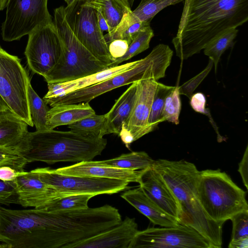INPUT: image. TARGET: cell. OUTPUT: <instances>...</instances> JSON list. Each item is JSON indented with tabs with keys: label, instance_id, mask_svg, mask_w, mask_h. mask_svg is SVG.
<instances>
[{
	"label": "cell",
	"instance_id": "cell-47",
	"mask_svg": "<svg viewBox=\"0 0 248 248\" xmlns=\"http://www.w3.org/2000/svg\"><path fill=\"white\" fill-rule=\"evenodd\" d=\"M75 0H64V1L66 2L67 5L71 4Z\"/></svg>",
	"mask_w": 248,
	"mask_h": 248
},
{
	"label": "cell",
	"instance_id": "cell-43",
	"mask_svg": "<svg viewBox=\"0 0 248 248\" xmlns=\"http://www.w3.org/2000/svg\"><path fill=\"white\" fill-rule=\"evenodd\" d=\"M95 9L96 11L97 22L100 30L103 33H104V31H106L107 32V33L109 32V26L105 18L104 17L103 15L102 14L100 10L97 8Z\"/></svg>",
	"mask_w": 248,
	"mask_h": 248
},
{
	"label": "cell",
	"instance_id": "cell-33",
	"mask_svg": "<svg viewBox=\"0 0 248 248\" xmlns=\"http://www.w3.org/2000/svg\"><path fill=\"white\" fill-rule=\"evenodd\" d=\"M181 102L178 87H175L166 98L162 113L164 121H168L175 124L179 123V115Z\"/></svg>",
	"mask_w": 248,
	"mask_h": 248
},
{
	"label": "cell",
	"instance_id": "cell-46",
	"mask_svg": "<svg viewBox=\"0 0 248 248\" xmlns=\"http://www.w3.org/2000/svg\"><path fill=\"white\" fill-rule=\"evenodd\" d=\"M130 7L131 8L133 6L135 0H127Z\"/></svg>",
	"mask_w": 248,
	"mask_h": 248
},
{
	"label": "cell",
	"instance_id": "cell-38",
	"mask_svg": "<svg viewBox=\"0 0 248 248\" xmlns=\"http://www.w3.org/2000/svg\"><path fill=\"white\" fill-rule=\"evenodd\" d=\"M16 191L15 181L0 180V203L6 205L16 203Z\"/></svg>",
	"mask_w": 248,
	"mask_h": 248
},
{
	"label": "cell",
	"instance_id": "cell-8",
	"mask_svg": "<svg viewBox=\"0 0 248 248\" xmlns=\"http://www.w3.org/2000/svg\"><path fill=\"white\" fill-rule=\"evenodd\" d=\"M66 20L78 40L108 67L112 62L104 33L99 27L96 11L84 0H75L64 7Z\"/></svg>",
	"mask_w": 248,
	"mask_h": 248
},
{
	"label": "cell",
	"instance_id": "cell-27",
	"mask_svg": "<svg viewBox=\"0 0 248 248\" xmlns=\"http://www.w3.org/2000/svg\"><path fill=\"white\" fill-rule=\"evenodd\" d=\"M238 32L236 28L228 30L214 38L203 48L204 54L213 62L215 72L221 56L226 50L233 46Z\"/></svg>",
	"mask_w": 248,
	"mask_h": 248
},
{
	"label": "cell",
	"instance_id": "cell-30",
	"mask_svg": "<svg viewBox=\"0 0 248 248\" xmlns=\"http://www.w3.org/2000/svg\"><path fill=\"white\" fill-rule=\"evenodd\" d=\"M94 197L90 194H72L56 198L37 208L46 211L78 210L88 208L89 200Z\"/></svg>",
	"mask_w": 248,
	"mask_h": 248
},
{
	"label": "cell",
	"instance_id": "cell-16",
	"mask_svg": "<svg viewBox=\"0 0 248 248\" xmlns=\"http://www.w3.org/2000/svg\"><path fill=\"white\" fill-rule=\"evenodd\" d=\"M138 183L151 200L179 222L180 209L178 202L157 172L152 167L141 170Z\"/></svg>",
	"mask_w": 248,
	"mask_h": 248
},
{
	"label": "cell",
	"instance_id": "cell-44",
	"mask_svg": "<svg viewBox=\"0 0 248 248\" xmlns=\"http://www.w3.org/2000/svg\"><path fill=\"white\" fill-rule=\"evenodd\" d=\"M10 109L4 100L0 95V111Z\"/></svg>",
	"mask_w": 248,
	"mask_h": 248
},
{
	"label": "cell",
	"instance_id": "cell-17",
	"mask_svg": "<svg viewBox=\"0 0 248 248\" xmlns=\"http://www.w3.org/2000/svg\"><path fill=\"white\" fill-rule=\"evenodd\" d=\"M58 173L81 176H91L115 179L138 183L141 171L98 165L94 161L78 162L74 165L53 169Z\"/></svg>",
	"mask_w": 248,
	"mask_h": 248
},
{
	"label": "cell",
	"instance_id": "cell-37",
	"mask_svg": "<svg viewBox=\"0 0 248 248\" xmlns=\"http://www.w3.org/2000/svg\"><path fill=\"white\" fill-rule=\"evenodd\" d=\"M190 99V104L192 108L195 111L206 115L210 118V121L217 133L218 139L219 138L221 139V136L219 135L217 128L212 119L210 110L205 108L206 98L205 95L202 93H197L193 94Z\"/></svg>",
	"mask_w": 248,
	"mask_h": 248
},
{
	"label": "cell",
	"instance_id": "cell-41",
	"mask_svg": "<svg viewBox=\"0 0 248 248\" xmlns=\"http://www.w3.org/2000/svg\"><path fill=\"white\" fill-rule=\"evenodd\" d=\"M248 146H247L241 161L239 163L238 172L242 177L243 182L248 189Z\"/></svg>",
	"mask_w": 248,
	"mask_h": 248
},
{
	"label": "cell",
	"instance_id": "cell-19",
	"mask_svg": "<svg viewBox=\"0 0 248 248\" xmlns=\"http://www.w3.org/2000/svg\"><path fill=\"white\" fill-rule=\"evenodd\" d=\"M121 197L155 225L161 227H175L178 220L169 215L151 200L140 186L126 189Z\"/></svg>",
	"mask_w": 248,
	"mask_h": 248
},
{
	"label": "cell",
	"instance_id": "cell-39",
	"mask_svg": "<svg viewBox=\"0 0 248 248\" xmlns=\"http://www.w3.org/2000/svg\"><path fill=\"white\" fill-rule=\"evenodd\" d=\"M112 62L123 57L126 52L129 44L125 40L116 39L107 43Z\"/></svg>",
	"mask_w": 248,
	"mask_h": 248
},
{
	"label": "cell",
	"instance_id": "cell-40",
	"mask_svg": "<svg viewBox=\"0 0 248 248\" xmlns=\"http://www.w3.org/2000/svg\"><path fill=\"white\" fill-rule=\"evenodd\" d=\"M23 171L9 166H0V180L5 182L14 181Z\"/></svg>",
	"mask_w": 248,
	"mask_h": 248
},
{
	"label": "cell",
	"instance_id": "cell-3",
	"mask_svg": "<svg viewBox=\"0 0 248 248\" xmlns=\"http://www.w3.org/2000/svg\"><path fill=\"white\" fill-rule=\"evenodd\" d=\"M107 144L103 138L92 139L71 131L46 129L28 131L16 150L27 163L53 164L92 160L101 154Z\"/></svg>",
	"mask_w": 248,
	"mask_h": 248
},
{
	"label": "cell",
	"instance_id": "cell-10",
	"mask_svg": "<svg viewBox=\"0 0 248 248\" xmlns=\"http://www.w3.org/2000/svg\"><path fill=\"white\" fill-rule=\"evenodd\" d=\"M33 170L45 184L66 195H111L126 190L129 183L115 179L60 174L49 168H37Z\"/></svg>",
	"mask_w": 248,
	"mask_h": 248
},
{
	"label": "cell",
	"instance_id": "cell-6",
	"mask_svg": "<svg viewBox=\"0 0 248 248\" xmlns=\"http://www.w3.org/2000/svg\"><path fill=\"white\" fill-rule=\"evenodd\" d=\"M197 197L212 220L223 224L235 214L248 210L246 192L219 169L200 171Z\"/></svg>",
	"mask_w": 248,
	"mask_h": 248
},
{
	"label": "cell",
	"instance_id": "cell-24",
	"mask_svg": "<svg viewBox=\"0 0 248 248\" xmlns=\"http://www.w3.org/2000/svg\"><path fill=\"white\" fill-rule=\"evenodd\" d=\"M100 10L106 20L109 32L120 23L124 15L131 10L127 0H84Z\"/></svg>",
	"mask_w": 248,
	"mask_h": 248
},
{
	"label": "cell",
	"instance_id": "cell-4",
	"mask_svg": "<svg viewBox=\"0 0 248 248\" xmlns=\"http://www.w3.org/2000/svg\"><path fill=\"white\" fill-rule=\"evenodd\" d=\"M172 55L173 51L168 45L158 44L147 56L123 72L89 87L45 101L51 107L59 104L89 103L107 92L140 80H157L164 77Z\"/></svg>",
	"mask_w": 248,
	"mask_h": 248
},
{
	"label": "cell",
	"instance_id": "cell-15",
	"mask_svg": "<svg viewBox=\"0 0 248 248\" xmlns=\"http://www.w3.org/2000/svg\"><path fill=\"white\" fill-rule=\"evenodd\" d=\"M139 231L135 218L126 217L118 225L67 248H128Z\"/></svg>",
	"mask_w": 248,
	"mask_h": 248
},
{
	"label": "cell",
	"instance_id": "cell-5",
	"mask_svg": "<svg viewBox=\"0 0 248 248\" xmlns=\"http://www.w3.org/2000/svg\"><path fill=\"white\" fill-rule=\"evenodd\" d=\"M53 23L62 53L57 63L44 77L47 83L75 80L108 68L78 40L66 20L63 6L55 9Z\"/></svg>",
	"mask_w": 248,
	"mask_h": 248
},
{
	"label": "cell",
	"instance_id": "cell-14",
	"mask_svg": "<svg viewBox=\"0 0 248 248\" xmlns=\"http://www.w3.org/2000/svg\"><path fill=\"white\" fill-rule=\"evenodd\" d=\"M14 181L16 203L24 207L40 208L56 198L66 196L45 184L33 170L23 171Z\"/></svg>",
	"mask_w": 248,
	"mask_h": 248
},
{
	"label": "cell",
	"instance_id": "cell-26",
	"mask_svg": "<svg viewBox=\"0 0 248 248\" xmlns=\"http://www.w3.org/2000/svg\"><path fill=\"white\" fill-rule=\"evenodd\" d=\"M131 11L124 15L120 23L112 31L104 34L106 43L116 39H122L126 40L130 45L141 30L150 25L147 22H136L131 16Z\"/></svg>",
	"mask_w": 248,
	"mask_h": 248
},
{
	"label": "cell",
	"instance_id": "cell-28",
	"mask_svg": "<svg viewBox=\"0 0 248 248\" xmlns=\"http://www.w3.org/2000/svg\"><path fill=\"white\" fill-rule=\"evenodd\" d=\"M28 100L31 119L36 131L47 129V116L49 109L45 101L34 91L31 83L28 88Z\"/></svg>",
	"mask_w": 248,
	"mask_h": 248
},
{
	"label": "cell",
	"instance_id": "cell-21",
	"mask_svg": "<svg viewBox=\"0 0 248 248\" xmlns=\"http://www.w3.org/2000/svg\"><path fill=\"white\" fill-rule=\"evenodd\" d=\"M28 125L10 109L0 111V147L16 150L28 132Z\"/></svg>",
	"mask_w": 248,
	"mask_h": 248
},
{
	"label": "cell",
	"instance_id": "cell-34",
	"mask_svg": "<svg viewBox=\"0 0 248 248\" xmlns=\"http://www.w3.org/2000/svg\"><path fill=\"white\" fill-rule=\"evenodd\" d=\"M27 163L26 159L16 150L0 147V166H9L23 171Z\"/></svg>",
	"mask_w": 248,
	"mask_h": 248
},
{
	"label": "cell",
	"instance_id": "cell-48",
	"mask_svg": "<svg viewBox=\"0 0 248 248\" xmlns=\"http://www.w3.org/2000/svg\"><path fill=\"white\" fill-rule=\"evenodd\" d=\"M0 248H8V247L5 244H4L2 243H1V244L0 243Z\"/></svg>",
	"mask_w": 248,
	"mask_h": 248
},
{
	"label": "cell",
	"instance_id": "cell-13",
	"mask_svg": "<svg viewBox=\"0 0 248 248\" xmlns=\"http://www.w3.org/2000/svg\"><path fill=\"white\" fill-rule=\"evenodd\" d=\"M157 83L153 78L137 82L136 97L131 113L119 134L127 148L132 142L153 131L148 120Z\"/></svg>",
	"mask_w": 248,
	"mask_h": 248
},
{
	"label": "cell",
	"instance_id": "cell-23",
	"mask_svg": "<svg viewBox=\"0 0 248 248\" xmlns=\"http://www.w3.org/2000/svg\"><path fill=\"white\" fill-rule=\"evenodd\" d=\"M70 131L92 139H101L110 134L106 114H94L67 125Z\"/></svg>",
	"mask_w": 248,
	"mask_h": 248
},
{
	"label": "cell",
	"instance_id": "cell-36",
	"mask_svg": "<svg viewBox=\"0 0 248 248\" xmlns=\"http://www.w3.org/2000/svg\"><path fill=\"white\" fill-rule=\"evenodd\" d=\"M213 65V62L209 59L208 65L203 71L181 86L178 87L180 94L186 95L190 98L194 90L210 72Z\"/></svg>",
	"mask_w": 248,
	"mask_h": 248
},
{
	"label": "cell",
	"instance_id": "cell-35",
	"mask_svg": "<svg viewBox=\"0 0 248 248\" xmlns=\"http://www.w3.org/2000/svg\"><path fill=\"white\" fill-rule=\"evenodd\" d=\"M230 219L232 223L231 240L248 237V210L235 214Z\"/></svg>",
	"mask_w": 248,
	"mask_h": 248
},
{
	"label": "cell",
	"instance_id": "cell-29",
	"mask_svg": "<svg viewBox=\"0 0 248 248\" xmlns=\"http://www.w3.org/2000/svg\"><path fill=\"white\" fill-rule=\"evenodd\" d=\"M185 0H141L131 14L137 21L151 23L152 19L162 10Z\"/></svg>",
	"mask_w": 248,
	"mask_h": 248
},
{
	"label": "cell",
	"instance_id": "cell-1",
	"mask_svg": "<svg viewBox=\"0 0 248 248\" xmlns=\"http://www.w3.org/2000/svg\"><path fill=\"white\" fill-rule=\"evenodd\" d=\"M175 37L181 60L199 53L216 36L248 20V0H185Z\"/></svg>",
	"mask_w": 248,
	"mask_h": 248
},
{
	"label": "cell",
	"instance_id": "cell-7",
	"mask_svg": "<svg viewBox=\"0 0 248 248\" xmlns=\"http://www.w3.org/2000/svg\"><path fill=\"white\" fill-rule=\"evenodd\" d=\"M30 83L20 59L0 46V95L14 113L32 127L28 100Z\"/></svg>",
	"mask_w": 248,
	"mask_h": 248
},
{
	"label": "cell",
	"instance_id": "cell-12",
	"mask_svg": "<svg viewBox=\"0 0 248 248\" xmlns=\"http://www.w3.org/2000/svg\"><path fill=\"white\" fill-rule=\"evenodd\" d=\"M25 50L28 65L44 78L55 66L62 46L54 23L38 27L29 35Z\"/></svg>",
	"mask_w": 248,
	"mask_h": 248
},
{
	"label": "cell",
	"instance_id": "cell-25",
	"mask_svg": "<svg viewBox=\"0 0 248 248\" xmlns=\"http://www.w3.org/2000/svg\"><path fill=\"white\" fill-rule=\"evenodd\" d=\"M153 160L146 152H132L108 160L94 161L100 165L129 170H141L151 167Z\"/></svg>",
	"mask_w": 248,
	"mask_h": 248
},
{
	"label": "cell",
	"instance_id": "cell-18",
	"mask_svg": "<svg viewBox=\"0 0 248 248\" xmlns=\"http://www.w3.org/2000/svg\"><path fill=\"white\" fill-rule=\"evenodd\" d=\"M137 61L108 67L98 73L75 80L60 83H48V91L43 97L44 100L61 96L95 84L129 69Z\"/></svg>",
	"mask_w": 248,
	"mask_h": 248
},
{
	"label": "cell",
	"instance_id": "cell-20",
	"mask_svg": "<svg viewBox=\"0 0 248 248\" xmlns=\"http://www.w3.org/2000/svg\"><path fill=\"white\" fill-rule=\"evenodd\" d=\"M94 114L95 112L88 102L57 104L48 111L47 128L67 125Z\"/></svg>",
	"mask_w": 248,
	"mask_h": 248
},
{
	"label": "cell",
	"instance_id": "cell-2",
	"mask_svg": "<svg viewBox=\"0 0 248 248\" xmlns=\"http://www.w3.org/2000/svg\"><path fill=\"white\" fill-rule=\"evenodd\" d=\"M161 176L177 199L180 209L179 223L192 227L208 240L215 248L222 246V225L210 219L197 197L200 171L184 160H155L151 166Z\"/></svg>",
	"mask_w": 248,
	"mask_h": 248
},
{
	"label": "cell",
	"instance_id": "cell-31",
	"mask_svg": "<svg viewBox=\"0 0 248 248\" xmlns=\"http://www.w3.org/2000/svg\"><path fill=\"white\" fill-rule=\"evenodd\" d=\"M154 36V31L150 25L141 30L129 45L125 54L111 62L108 67L119 65L123 62L126 61L147 49L149 47L150 41Z\"/></svg>",
	"mask_w": 248,
	"mask_h": 248
},
{
	"label": "cell",
	"instance_id": "cell-9",
	"mask_svg": "<svg viewBox=\"0 0 248 248\" xmlns=\"http://www.w3.org/2000/svg\"><path fill=\"white\" fill-rule=\"evenodd\" d=\"M48 0H8L1 26L2 39L19 40L39 26L53 23L47 9Z\"/></svg>",
	"mask_w": 248,
	"mask_h": 248
},
{
	"label": "cell",
	"instance_id": "cell-42",
	"mask_svg": "<svg viewBox=\"0 0 248 248\" xmlns=\"http://www.w3.org/2000/svg\"><path fill=\"white\" fill-rule=\"evenodd\" d=\"M228 248H248V237H242L234 240H231Z\"/></svg>",
	"mask_w": 248,
	"mask_h": 248
},
{
	"label": "cell",
	"instance_id": "cell-45",
	"mask_svg": "<svg viewBox=\"0 0 248 248\" xmlns=\"http://www.w3.org/2000/svg\"><path fill=\"white\" fill-rule=\"evenodd\" d=\"M8 0H0V11L6 8Z\"/></svg>",
	"mask_w": 248,
	"mask_h": 248
},
{
	"label": "cell",
	"instance_id": "cell-22",
	"mask_svg": "<svg viewBox=\"0 0 248 248\" xmlns=\"http://www.w3.org/2000/svg\"><path fill=\"white\" fill-rule=\"evenodd\" d=\"M137 82L131 84L106 114L110 134L119 135L123 126L128 120L135 102Z\"/></svg>",
	"mask_w": 248,
	"mask_h": 248
},
{
	"label": "cell",
	"instance_id": "cell-11",
	"mask_svg": "<svg viewBox=\"0 0 248 248\" xmlns=\"http://www.w3.org/2000/svg\"><path fill=\"white\" fill-rule=\"evenodd\" d=\"M128 248H215L213 245L191 227L148 228L139 231Z\"/></svg>",
	"mask_w": 248,
	"mask_h": 248
},
{
	"label": "cell",
	"instance_id": "cell-32",
	"mask_svg": "<svg viewBox=\"0 0 248 248\" xmlns=\"http://www.w3.org/2000/svg\"><path fill=\"white\" fill-rule=\"evenodd\" d=\"M175 87L158 82L152 104L148 124L152 131L158 124L164 122L162 113L166 98Z\"/></svg>",
	"mask_w": 248,
	"mask_h": 248
}]
</instances>
